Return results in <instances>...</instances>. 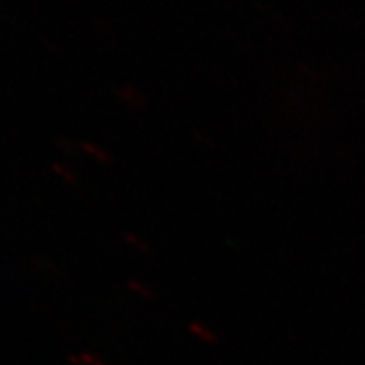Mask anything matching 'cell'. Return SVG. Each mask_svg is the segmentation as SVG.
<instances>
[{
    "label": "cell",
    "mask_w": 365,
    "mask_h": 365,
    "mask_svg": "<svg viewBox=\"0 0 365 365\" xmlns=\"http://www.w3.org/2000/svg\"><path fill=\"white\" fill-rule=\"evenodd\" d=\"M81 149L86 155H90L91 159L96 160V163H101V164L112 163V155L108 153L103 145L96 144V142H81Z\"/></svg>",
    "instance_id": "cell-3"
},
{
    "label": "cell",
    "mask_w": 365,
    "mask_h": 365,
    "mask_svg": "<svg viewBox=\"0 0 365 365\" xmlns=\"http://www.w3.org/2000/svg\"><path fill=\"white\" fill-rule=\"evenodd\" d=\"M51 170H53L54 175H56L62 182H66V185H75V182H77V173L73 172L69 166H66V164L53 163L51 164Z\"/></svg>",
    "instance_id": "cell-5"
},
{
    "label": "cell",
    "mask_w": 365,
    "mask_h": 365,
    "mask_svg": "<svg viewBox=\"0 0 365 365\" xmlns=\"http://www.w3.org/2000/svg\"><path fill=\"white\" fill-rule=\"evenodd\" d=\"M118 97H120L121 101L125 103L127 106L130 108H140V106H144L145 103V97L142 96V91L138 88H133V86H121L115 90Z\"/></svg>",
    "instance_id": "cell-2"
},
{
    "label": "cell",
    "mask_w": 365,
    "mask_h": 365,
    "mask_svg": "<svg viewBox=\"0 0 365 365\" xmlns=\"http://www.w3.org/2000/svg\"><path fill=\"white\" fill-rule=\"evenodd\" d=\"M123 240H125L127 246H130L133 250L140 252V254H145V252L151 248L145 240H142L138 235H135V233H125V235H123Z\"/></svg>",
    "instance_id": "cell-7"
},
{
    "label": "cell",
    "mask_w": 365,
    "mask_h": 365,
    "mask_svg": "<svg viewBox=\"0 0 365 365\" xmlns=\"http://www.w3.org/2000/svg\"><path fill=\"white\" fill-rule=\"evenodd\" d=\"M127 287H129V291L133 294H136V297L140 298H145V300H151V298H155V291L149 285H145L144 282H138V279H129L127 282Z\"/></svg>",
    "instance_id": "cell-6"
},
{
    "label": "cell",
    "mask_w": 365,
    "mask_h": 365,
    "mask_svg": "<svg viewBox=\"0 0 365 365\" xmlns=\"http://www.w3.org/2000/svg\"><path fill=\"white\" fill-rule=\"evenodd\" d=\"M68 361L71 365H108L101 356L93 352H73L68 356Z\"/></svg>",
    "instance_id": "cell-4"
},
{
    "label": "cell",
    "mask_w": 365,
    "mask_h": 365,
    "mask_svg": "<svg viewBox=\"0 0 365 365\" xmlns=\"http://www.w3.org/2000/svg\"><path fill=\"white\" fill-rule=\"evenodd\" d=\"M188 331L192 334L194 337H197L200 341L203 343H211V345H217L218 343V334L212 328H209L207 324L200 321L188 322Z\"/></svg>",
    "instance_id": "cell-1"
}]
</instances>
